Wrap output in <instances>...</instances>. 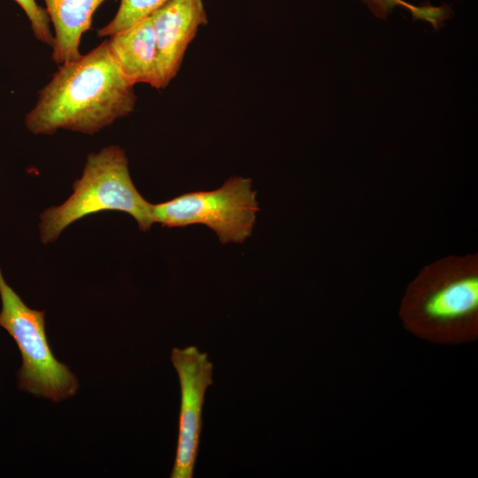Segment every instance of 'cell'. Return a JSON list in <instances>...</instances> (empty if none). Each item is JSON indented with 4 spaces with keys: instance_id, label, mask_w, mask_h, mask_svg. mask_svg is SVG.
<instances>
[{
    "instance_id": "cell-5",
    "label": "cell",
    "mask_w": 478,
    "mask_h": 478,
    "mask_svg": "<svg viewBox=\"0 0 478 478\" xmlns=\"http://www.w3.org/2000/svg\"><path fill=\"white\" fill-rule=\"evenodd\" d=\"M258 211L251 180L242 176L230 177L217 189L185 193L152 206L154 223L166 227L204 225L222 243L250 237Z\"/></svg>"
},
{
    "instance_id": "cell-8",
    "label": "cell",
    "mask_w": 478,
    "mask_h": 478,
    "mask_svg": "<svg viewBox=\"0 0 478 478\" xmlns=\"http://www.w3.org/2000/svg\"><path fill=\"white\" fill-rule=\"evenodd\" d=\"M107 42L121 72L133 85L144 83L161 89L157 42L150 17L110 36Z\"/></svg>"
},
{
    "instance_id": "cell-7",
    "label": "cell",
    "mask_w": 478,
    "mask_h": 478,
    "mask_svg": "<svg viewBox=\"0 0 478 478\" xmlns=\"http://www.w3.org/2000/svg\"><path fill=\"white\" fill-rule=\"evenodd\" d=\"M158 49L161 89L177 75L198 29L207 24L203 0H168L150 16Z\"/></svg>"
},
{
    "instance_id": "cell-3",
    "label": "cell",
    "mask_w": 478,
    "mask_h": 478,
    "mask_svg": "<svg viewBox=\"0 0 478 478\" xmlns=\"http://www.w3.org/2000/svg\"><path fill=\"white\" fill-rule=\"evenodd\" d=\"M152 206L131 179L125 150L109 145L87 156L71 196L41 214L40 238L45 244L53 243L73 222L106 211L126 212L136 220L140 230L148 231L154 224Z\"/></svg>"
},
{
    "instance_id": "cell-1",
    "label": "cell",
    "mask_w": 478,
    "mask_h": 478,
    "mask_svg": "<svg viewBox=\"0 0 478 478\" xmlns=\"http://www.w3.org/2000/svg\"><path fill=\"white\" fill-rule=\"evenodd\" d=\"M134 86L104 40L80 58L58 65L38 91L24 124L35 135H52L59 129L93 135L134 111Z\"/></svg>"
},
{
    "instance_id": "cell-11",
    "label": "cell",
    "mask_w": 478,
    "mask_h": 478,
    "mask_svg": "<svg viewBox=\"0 0 478 478\" xmlns=\"http://www.w3.org/2000/svg\"><path fill=\"white\" fill-rule=\"evenodd\" d=\"M373 12V13L381 19H386L395 6L401 5L407 8L414 19H423L435 28H439L443 20L449 16L450 8L447 5L442 7H433L429 4L415 6L403 0H362Z\"/></svg>"
},
{
    "instance_id": "cell-6",
    "label": "cell",
    "mask_w": 478,
    "mask_h": 478,
    "mask_svg": "<svg viewBox=\"0 0 478 478\" xmlns=\"http://www.w3.org/2000/svg\"><path fill=\"white\" fill-rule=\"evenodd\" d=\"M171 361L181 386V408L175 460L171 478H192L202 431L206 389L212 385V364L197 347L173 348Z\"/></svg>"
},
{
    "instance_id": "cell-10",
    "label": "cell",
    "mask_w": 478,
    "mask_h": 478,
    "mask_svg": "<svg viewBox=\"0 0 478 478\" xmlns=\"http://www.w3.org/2000/svg\"><path fill=\"white\" fill-rule=\"evenodd\" d=\"M168 0H120L112 19L97 30L99 37H110L150 16Z\"/></svg>"
},
{
    "instance_id": "cell-2",
    "label": "cell",
    "mask_w": 478,
    "mask_h": 478,
    "mask_svg": "<svg viewBox=\"0 0 478 478\" xmlns=\"http://www.w3.org/2000/svg\"><path fill=\"white\" fill-rule=\"evenodd\" d=\"M406 329L440 344L473 342L478 335L477 254L449 256L422 269L400 307Z\"/></svg>"
},
{
    "instance_id": "cell-4",
    "label": "cell",
    "mask_w": 478,
    "mask_h": 478,
    "mask_svg": "<svg viewBox=\"0 0 478 478\" xmlns=\"http://www.w3.org/2000/svg\"><path fill=\"white\" fill-rule=\"evenodd\" d=\"M0 298V327L13 338L22 357V366L17 373L19 389L54 402L73 397L78 389V381L50 349L45 331V312L28 307L6 282L1 268Z\"/></svg>"
},
{
    "instance_id": "cell-12",
    "label": "cell",
    "mask_w": 478,
    "mask_h": 478,
    "mask_svg": "<svg viewBox=\"0 0 478 478\" xmlns=\"http://www.w3.org/2000/svg\"><path fill=\"white\" fill-rule=\"evenodd\" d=\"M27 15L31 30L35 37L51 47L53 34L50 29V21L45 9L41 7L35 0H13Z\"/></svg>"
},
{
    "instance_id": "cell-9",
    "label": "cell",
    "mask_w": 478,
    "mask_h": 478,
    "mask_svg": "<svg viewBox=\"0 0 478 478\" xmlns=\"http://www.w3.org/2000/svg\"><path fill=\"white\" fill-rule=\"evenodd\" d=\"M54 35L51 58L58 64L81 57L82 35L90 29L92 17L106 0H43Z\"/></svg>"
}]
</instances>
